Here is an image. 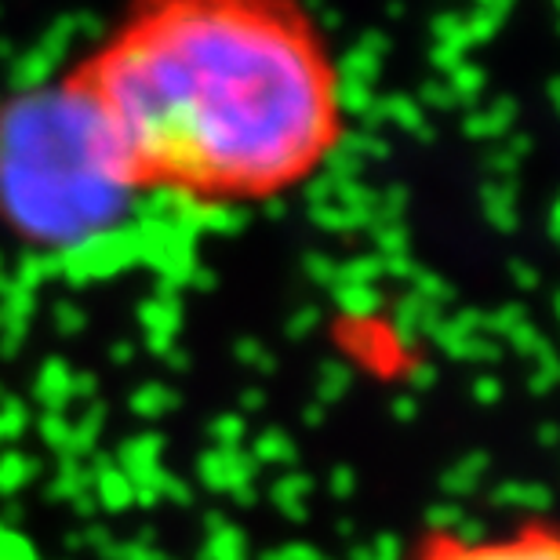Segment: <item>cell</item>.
Returning <instances> with one entry per match:
<instances>
[{
	"instance_id": "1",
	"label": "cell",
	"mask_w": 560,
	"mask_h": 560,
	"mask_svg": "<svg viewBox=\"0 0 560 560\" xmlns=\"http://www.w3.org/2000/svg\"><path fill=\"white\" fill-rule=\"evenodd\" d=\"M131 197L248 208L346 136L331 40L302 0H136L62 77Z\"/></svg>"
},
{
	"instance_id": "2",
	"label": "cell",
	"mask_w": 560,
	"mask_h": 560,
	"mask_svg": "<svg viewBox=\"0 0 560 560\" xmlns=\"http://www.w3.org/2000/svg\"><path fill=\"white\" fill-rule=\"evenodd\" d=\"M128 200L98 128L62 81L0 109V219L22 241L70 248L103 233Z\"/></svg>"
},
{
	"instance_id": "3",
	"label": "cell",
	"mask_w": 560,
	"mask_h": 560,
	"mask_svg": "<svg viewBox=\"0 0 560 560\" xmlns=\"http://www.w3.org/2000/svg\"><path fill=\"white\" fill-rule=\"evenodd\" d=\"M411 560H560V535L546 517H528L495 535L436 528L422 535Z\"/></svg>"
}]
</instances>
